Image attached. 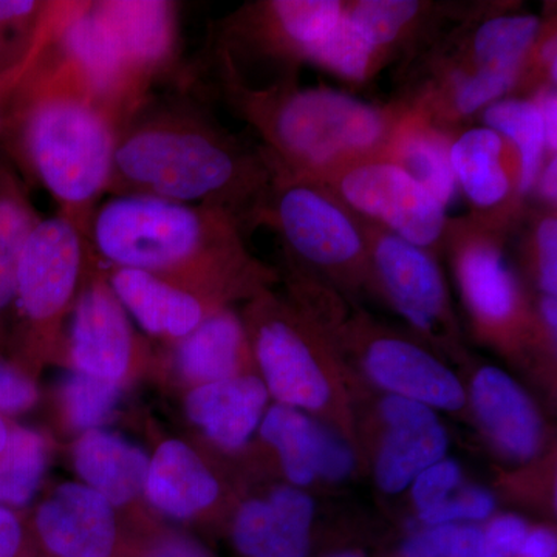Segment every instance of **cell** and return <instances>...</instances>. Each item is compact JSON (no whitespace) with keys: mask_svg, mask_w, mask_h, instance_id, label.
I'll return each instance as SVG.
<instances>
[{"mask_svg":"<svg viewBox=\"0 0 557 557\" xmlns=\"http://www.w3.org/2000/svg\"><path fill=\"white\" fill-rule=\"evenodd\" d=\"M274 170L251 149L185 101L143 102L116 138L108 193L208 205L252 225Z\"/></svg>","mask_w":557,"mask_h":557,"instance_id":"1","label":"cell"},{"mask_svg":"<svg viewBox=\"0 0 557 557\" xmlns=\"http://www.w3.org/2000/svg\"><path fill=\"white\" fill-rule=\"evenodd\" d=\"M51 39L11 101L0 152L87 233L108 193L121 121L54 53Z\"/></svg>","mask_w":557,"mask_h":557,"instance_id":"2","label":"cell"},{"mask_svg":"<svg viewBox=\"0 0 557 557\" xmlns=\"http://www.w3.org/2000/svg\"><path fill=\"white\" fill-rule=\"evenodd\" d=\"M87 237L102 265L146 271L222 307L271 281L239 220L222 208L112 196L95 209Z\"/></svg>","mask_w":557,"mask_h":557,"instance_id":"3","label":"cell"},{"mask_svg":"<svg viewBox=\"0 0 557 557\" xmlns=\"http://www.w3.org/2000/svg\"><path fill=\"white\" fill-rule=\"evenodd\" d=\"M220 69L231 106L263 139L274 171L289 177L321 180L383 157L406 110L379 108L327 87L249 86L226 65Z\"/></svg>","mask_w":557,"mask_h":557,"instance_id":"4","label":"cell"},{"mask_svg":"<svg viewBox=\"0 0 557 557\" xmlns=\"http://www.w3.org/2000/svg\"><path fill=\"white\" fill-rule=\"evenodd\" d=\"M95 255L86 231L62 215L40 218L22 252L9 351L33 372L57 362L62 335Z\"/></svg>","mask_w":557,"mask_h":557,"instance_id":"5","label":"cell"},{"mask_svg":"<svg viewBox=\"0 0 557 557\" xmlns=\"http://www.w3.org/2000/svg\"><path fill=\"white\" fill-rule=\"evenodd\" d=\"M252 225H269L287 255L317 269L333 274L370 270L361 219L313 180L274 171Z\"/></svg>","mask_w":557,"mask_h":557,"instance_id":"6","label":"cell"},{"mask_svg":"<svg viewBox=\"0 0 557 557\" xmlns=\"http://www.w3.org/2000/svg\"><path fill=\"white\" fill-rule=\"evenodd\" d=\"M57 362L123 388L156 366L152 347L134 329L97 258L65 324Z\"/></svg>","mask_w":557,"mask_h":557,"instance_id":"7","label":"cell"},{"mask_svg":"<svg viewBox=\"0 0 557 557\" xmlns=\"http://www.w3.org/2000/svg\"><path fill=\"white\" fill-rule=\"evenodd\" d=\"M313 182L327 188L358 218L416 247L432 251L445 240L449 222L446 208L386 157L359 161Z\"/></svg>","mask_w":557,"mask_h":557,"instance_id":"8","label":"cell"},{"mask_svg":"<svg viewBox=\"0 0 557 557\" xmlns=\"http://www.w3.org/2000/svg\"><path fill=\"white\" fill-rule=\"evenodd\" d=\"M245 327L263 384L278 405L314 410L329 401L327 379L309 341L276 300L263 292L256 296Z\"/></svg>","mask_w":557,"mask_h":557,"instance_id":"9","label":"cell"},{"mask_svg":"<svg viewBox=\"0 0 557 557\" xmlns=\"http://www.w3.org/2000/svg\"><path fill=\"white\" fill-rule=\"evenodd\" d=\"M38 548L49 557H124L138 534L121 525L119 511L84 483H61L32 516Z\"/></svg>","mask_w":557,"mask_h":557,"instance_id":"10","label":"cell"},{"mask_svg":"<svg viewBox=\"0 0 557 557\" xmlns=\"http://www.w3.org/2000/svg\"><path fill=\"white\" fill-rule=\"evenodd\" d=\"M458 284L479 322L487 327L509 324L519 311L518 281L505 255L504 225L471 215L449 220L445 240Z\"/></svg>","mask_w":557,"mask_h":557,"instance_id":"11","label":"cell"},{"mask_svg":"<svg viewBox=\"0 0 557 557\" xmlns=\"http://www.w3.org/2000/svg\"><path fill=\"white\" fill-rule=\"evenodd\" d=\"M361 223L370 270L399 313L423 332L437 327L448 313V293L432 251L399 239L369 220L361 219Z\"/></svg>","mask_w":557,"mask_h":557,"instance_id":"12","label":"cell"},{"mask_svg":"<svg viewBox=\"0 0 557 557\" xmlns=\"http://www.w3.org/2000/svg\"><path fill=\"white\" fill-rule=\"evenodd\" d=\"M95 9L109 25L132 76L146 94L174 69L178 5L168 0H102Z\"/></svg>","mask_w":557,"mask_h":557,"instance_id":"13","label":"cell"},{"mask_svg":"<svg viewBox=\"0 0 557 557\" xmlns=\"http://www.w3.org/2000/svg\"><path fill=\"white\" fill-rule=\"evenodd\" d=\"M104 274L131 319L146 335L164 346L185 338L209 314L223 309L203 296L146 271L104 267Z\"/></svg>","mask_w":557,"mask_h":557,"instance_id":"14","label":"cell"},{"mask_svg":"<svg viewBox=\"0 0 557 557\" xmlns=\"http://www.w3.org/2000/svg\"><path fill=\"white\" fill-rule=\"evenodd\" d=\"M157 368L189 388L244 375L249 346L247 327L233 310L223 307L185 338L168 344ZM153 366V368H156Z\"/></svg>","mask_w":557,"mask_h":557,"instance_id":"15","label":"cell"},{"mask_svg":"<svg viewBox=\"0 0 557 557\" xmlns=\"http://www.w3.org/2000/svg\"><path fill=\"white\" fill-rule=\"evenodd\" d=\"M388 432L376 458L375 475L388 494L408 487L429 467L443 460L448 435L431 408L412 399L392 395L384 399Z\"/></svg>","mask_w":557,"mask_h":557,"instance_id":"16","label":"cell"},{"mask_svg":"<svg viewBox=\"0 0 557 557\" xmlns=\"http://www.w3.org/2000/svg\"><path fill=\"white\" fill-rule=\"evenodd\" d=\"M260 434L276 449L293 485L307 486L317 478L343 480L354 469L346 443L298 409L273 406L260 421Z\"/></svg>","mask_w":557,"mask_h":557,"instance_id":"17","label":"cell"},{"mask_svg":"<svg viewBox=\"0 0 557 557\" xmlns=\"http://www.w3.org/2000/svg\"><path fill=\"white\" fill-rule=\"evenodd\" d=\"M313 500L292 486L276 487L267 500L251 498L237 511L233 542L244 557H307Z\"/></svg>","mask_w":557,"mask_h":557,"instance_id":"18","label":"cell"},{"mask_svg":"<svg viewBox=\"0 0 557 557\" xmlns=\"http://www.w3.org/2000/svg\"><path fill=\"white\" fill-rule=\"evenodd\" d=\"M366 369L381 387L428 408L457 410L465 405L460 381L438 359L409 341L381 336L366 350Z\"/></svg>","mask_w":557,"mask_h":557,"instance_id":"19","label":"cell"},{"mask_svg":"<svg viewBox=\"0 0 557 557\" xmlns=\"http://www.w3.org/2000/svg\"><path fill=\"white\" fill-rule=\"evenodd\" d=\"M219 497V480L196 449L177 438L160 443L146 479L145 498L150 509L189 522L207 515Z\"/></svg>","mask_w":557,"mask_h":557,"instance_id":"20","label":"cell"},{"mask_svg":"<svg viewBox=\"0 0 557 557\" xmlns=\"http://www.w3.org/2000/svg\"><path fill=\"white\" fill-rule=\"evenodd\" d=\"M269 391L258 376L244 375L189 388L186 417L209 442L223 450H239L260 426Z\"/></svg>","mask_w":557,"mask_h":557,"instance_id":"21","label":"cell"},{"mask_svg":"<svg viewBox=\"0 0 557 557\" xmlns=\"http://www.w3.org/2000/svg\"><path fill=\"white\" fill-rule=\"evenodd\" d=\"M72 460L84 485L101 494L116 511L132 515L146 502L150 458L126 438L102 428L84 432L73 443Z\"/></svg>","mask_w":557,"mask_h":557,"instance_id":"22","label":"cell"},{"mask_svg":"<svg viewBox=\"0 0 557 557\" xmlns=\"http://www.w3.org/2000/svg\"><path fill=\"white\" fill-rule=\"evenodd\" d=\"M472 405L498 448L528 460L541 446V418L525 392L497 368L480 369L471 388Z\"/></svg>","mask_w":557,"mask_h":557,"instance_id":"23","label":"cell"},{"mask_svg":"<svg viewBox=\"0 0 557 557\" xmlns=\"http://www.w3.org/2000/svg\"><path fill=\"white\" fill-rule=\"evenodd\" d=\"M507 143L490 127H471L450 143L449 160L457 188L479 209L478 218L500 214L512 199V180L505 156Z\"/></svg>","mask_w":557,"mask_h":557,"instance_id":"24","label":"cell"},{"mask_svg":"<svg viewBox=\"0 0 557 557\" xmlns=\"http://www.w3.org/2000/svg\"><path fill=\"white\" fill-rule=\"evenodd\" d=\"M39 220L27 183L0 152V347L3 348H9L22 252Z\"/></svg>","mask_w":557,"mask_h":557,"instance_id":"25","label":"cell"},{"mask_svg":"<svg viewBox=\"0 0 557 557\" xmlns=\"http://www.w3.org/2000/svg\"><path fill=\"white\" fill-rule=\"evenodd\" d=\"M453 139L421 110L406 108L383 157L412 175L448 209L458 188L450 168Z\"/></svg>","mask_w":557,"mask_h":557,"instance_id":"26","label":"cell"},{"mask_svg":"<svg viewBox=\"0 0 557 557\" xmlns=\"http://www.w3.org/2000/svg\"><path fill=\"white\" fill-rule=\"evenodd\" d=\"M544 24L536 14H500L480 22L471 36L472 69L525 76Z\"/></svg>","mask_w":557,"mask_h":557,"instance_id":"27","label":"cell"},{"mask_svg":"<svg viewBox=\"0 0 557 557\" xmlns=\"http://www.w3.org/2000/svg\"><path fill=\"white\" fill-rule=\"evenodd\" d=\"M480 113L485 127L515 146L519 156L518 194L530 196L547 153L544 124L536 102L533 98H504Z\"/></svg>","mask_w":557,"mask_h":557,"instance_id":"28","label":"cell"},{"mask_svg":"<svg viewBox=\"0 0 557 557\" xmlns=\"http://www.w3.org/2000/svg\"><path fill=\"white\" fill-rule=\"evenodd\" d=\"M51 457L49 435L11 421L0 453V507L24 511L35 500Z\"/></svg>","mask_w":557,"mask_h":557,"instance_id":"29","label":"cell"},{"mask_svg":"<svg viewBox=\"0 0 557 557\" xmlns=\"http://www.w3.org/2000/svg\"><path fill=\"white\" fill-rule=\"evenodd\" d=\"M69 2L0 0V73L24 61L60 24Z\"/></svg>","mask_w":557,"mask_h":557,"instance_id":"30","label":"cell"},{"mask_svg":"<svg viewBox=\"0 0 557 557\" xmlns=\"http://www.w3.org/2000/svg\"><path fill=\"white\" fill-rule=\"evenodd\" d=\"M123 387L70 370L57 392L62 426L84 434L101 429L115 416Z\"/></svg>","mask_w":557,"mask_h":557,"instance_id":"31","label":"cell"},{"mask_svg":"<svg viewBox=\"0 0 557 557\" xmlns=\"http://www.w3.org/2000/svg\"><path fill=\"white\" fill-rule=\"evenodd\" d=\"M383 58L344 10L335 30L314 47L306 62L350 84L368 83Z\"/></svg>","mask_w":557,"mask_h":557,"instance_id":"32","label":"cell"},{"mask_svg":"<svg viewBox=\"0 0 557 557\" xmlns=\"http://www.w3.org/2000/svg\"><path fill=\"white\" fill-rule=\"evenodd\" d=\"M426 5L412 0H361L346 3L347 16L384 58L416 30Z\"/></svg>","mask_w":557,"mask_h":557,"instance_id":"33","label":"cell"},{"mask_svg":"<svg viewBox=\"0 0 557 557\" xmlns=\"http://www.w3.org/2000/svg\"><path fill=\"white\" fill-rule=\"evenodd\" d=\"M38 373L0 347V416H21L38 405Z\"/></svg>","mask_w":557,"mask_h":557,"instance_id":"34","label":"cell"},{"mask_svg":"<svg viewBox=\"0 0 557 557\" xmlns=\"http://www.w3.org/2000/svg\"><path fill=\"white\" fill-rule=\"evenodd\" d=\"M461 480L457 461L440 460L413 480L412 497L420 515L448 500Z\"/></svg>","mask_w":557,"mask_h":557,"instance_id":"35","label":"cell"},{"mask_svg":"<svg viewBox=\"0 0 557 557\" xmlns=\"http://www.w3.org/2000/svg\"><path fill=\"white\" fill-rule=\"evenodd\" d=\"M494 498L485 490L468 487L458 496L448 498L437 508L420 515V519L429 527L448 525L461 520H483L493 512Z\"/></svg>","mask_w":557,"mask_h":557,"instance_id":"36","label":"cell"},{"mask_svg":"<svg viewBox=\"0 0 557 557\" xmlns=\"http://www.w3.org/2000/svg\"><path fill=\"white\" fill-rule=\"evenodd\" d=\"M537 281L544 296L557 295V218L556 209H547L533 228Z\"/></svg>","mask_w":557,"mask_h":557,"instance_id":"37","label":"cell"},{"mask_svg":"<svg viewBox=\"0 0 557 557\" xmlns=\"http://www.w3.org/2000/svg\"><path fill=\"white\" fill-rule=\"evenodd\" d=\"M124 557H211L199 542L175 531L152 530L139 533Z\"/></svg>","mask_w":557,"mask_h":557,"instance_id":"38","label":"cell"},{"mask_svg":"<svg viewBox=\"0 0 557 557\" xmlns=\"http://www.w3.org/2000/svg\"><path fill=\"white\" fill-rule=\"evenodd\" d=\"M36 549L30 519L0 507V557H36Z\"/></svg>","mask_w":557,"mask_h":557,"instance_id":"39","label":"cell"},{"mask_svg":"<svg viewBox=\"0 0 557 557\" xmlns=\"http://www.w3.org/2000/svg\"><path fill=\"white\" fill-rule=\"evenodd\" d=\"M528 534L525 522L516 516H504L491 523L485 536V549L482 557L519 556Z\"/></svg>","mask_w":557,"mask_h":557,"instance_id":"40","label":"cell"},{"mask_svg":"<svg viewBox=\"0 0 557 557\" xmlns=\"http://www.w3.org/2000/svg\"><path fill=\"white\" fill-rule=\"evenodd\" d=\"M457 523L435 525L421 531L406 542L405 557H448L450 545L456 536Z\"/></svg>","mask_w":557,"mask_h":557,"instance_id":"41","label":"cell"},{"mask_svg":"<svg viewBox=\"0 0 557 557\" xmlns=\"http://www.w3.org/2000/svg\"><path fill=\"white\" fill-rule=\"evenodd\" d=\"M57 28H54V30L51 32L47 38L40 40L38 46H36V49L33 50L24 61L20 62L17 65H14V67L7 70V72L0 73V138H2L3 124H5L7 115H9L11 101H13L14 95H16L22 81H24L25 76L28 75V72H30L33 65H35L36 61L39 60L40 53H42L44 49H46L49 40L53 38Z\"/></svg>","mask_w":557,"mask_h":557,"instance_id":"42","label":"cell"},{"mask_svg":"<svg viewBox=\"0 0 557 557\" xmlns=\"http://www.w3.org/2000/svg\"><path fill=\"white\" fill-rule=\"evenodd\" d=\"M539 112H541L542 124L545 131V146L549 157L556 156L557 150V94L556 87L549 84H542L533 97Z\"/></svg>","mask_w":557,"mask_h":557,"instance_id":"43","label":"cell"},{"mask_svg":"<svg viewBox=\"0 0 557 557\" xmlns=\"http://www.w3.org/2000/svg\"><path fill=\"white\" fill-rule=\"evenodd\" d=\"M483 549H485L483 531L478 527L457 525L448 557H482Z\"/></svg>","mask_w":557,"mask_h":557,"instance_id":"44","label":"cell"},{"mask_svg":"<svg viewBox=\"0 0 557 557\" xmlns=\"http://www.w3.org/2000/svg\"><path fill=\"white\" fill-rule=\"evenodd\" d=\"M556 537L552 531L536 530L527 534L520 548L519 556L522 557H553L556 555Z\"/></svg>","mask_w":557,"mask_h":557,"instance_id":"45","label":"cell"},{"mask_svg":"<svg viewBox=\"0 0 557 557\" xmlns=\"http://www.w3.org/2000/svg\"><path fill=\"white\" fill-rule=\"evenodd\" d=\"M537 196L547 205V209H556L557 203V157H549L542 166L536 186Z\"/></svg>","mask_w":557,"mask_h":557,"instance_id":"46","label":"cell"},{"mask_svg":"<svg viewBox=\"0 0 557 557\" xmlns=\"http://www.w3.org/2000/svg\"><path fill=\"white\" fill-rule=\"evenodd\" d=\"M541 317L544 319L545 325H547L549 333L553 336L556 335L557 329V300L552 296H542L541 300Z\"/></svg>","mask_w":557,"mask_h":557,"instance_id":"47","label":"cell"},{"mask_svg":"<svg viewBox=\"0 0 557 557\" xmlns=\"http://www.w3.org/2000/svg\"><path fill=\"white\" fill-rule=\"evenodd\" d=\"M10 426L11 420L0 416V453H2L3 446H5L7 443V438H9Z\"/></svg>","mask_w":557,"mask_h":557,"instance_id":"48","label":"cell"},{"mask_svg":"<svg viewBox=\"0 0 557 557\" xmlns=\"http://www.w3.org/2000/svg\"><path fill=\"white\" fill-rule=\"evenodd\" d=\"M333 557H364V556H362L361 553H358V552H346V553H339V555H336Z\"/></svg>","mask_w":557,"mask_h":557,"instance_id":"49","label":"cell"}]
</instances>
